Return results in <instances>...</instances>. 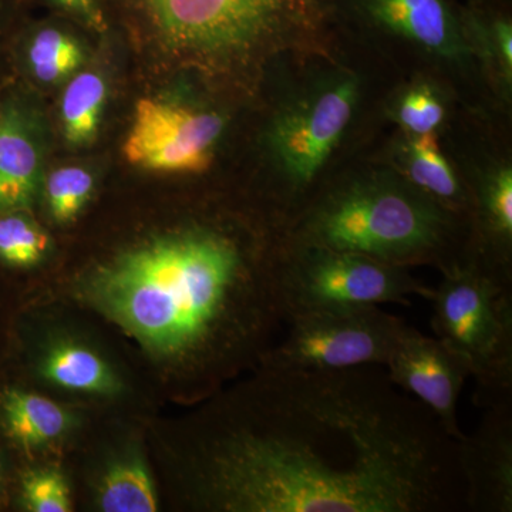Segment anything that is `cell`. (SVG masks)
<instances>
[{"instance_id": "cell-1", "label": "cell", "mask_w": 512, "mask_h": 512, "mask_svg": "<svg viewBox=\"0 0 512 512\" xmlns=\"http://www.w3.org/2000/svg\"><path fill=\"white\" fill-rule=\"evenodd\" d=\"M205 434L198 498L235 512L467 510L451 439L373 366L264 369Z\"/></svg>"}, {"instance_id": "cell-2", "label": "cell", "mask_w": 512, "mask_h": 512, "mask_svg": "<svg viewBox=\"0 0 512 512\" xmlns=\"http://www.w3.org/2000/svg\"><path fill=\"white\" fill-rule=\"evenodd\" d=\"M281 258H255L227 229L197 225L127 249L84 291L141 345L212 383L261 360L286 322Z\"/></svg>"}, {"instance_id": "cell-3", "label": "cell", "mask_w": 512, "mask_h": 512, "mask_svg": "<svg viewBox=\"0 0 512 512\" xmlns=\"http://www.w3.org/2000/svg\"><path fill=\"white\" fill-rule=\"evenodd\" d=\"M460 215L412 183L389 175L332 188L306 208L288 242L356 252L387 264H436L441 272L466 262Z\"/></svg>"}, {"instance_id": "cell-4", "label": "cell", "mask_w": 512, "mask_h": 512, "mask_svg": "<svg viewBox=\"0 0 512 512\" xmlns=\"http://www.w3.org/2000/svg\"><path fill=\"white\" fill-rule=\"evenodd\" d=\"M436 338L466 360L480 407L512 400V276L471 254L434 289Z\"/></svg>"}, {"instance_id": "cell-5", "label": "cell", "mask_w": 512, "mask_h": 512, "mask_svg": "<svg viewBox=\"0 0 512 512\" xmlns=\"http://www.w3.org/2000/svg\"><path fill=\"white\" fill-rule=\"evenodd\" d=\"M285 316L316 309L409 305L412 296L429 299L434 289L417 282L403 266L356 252L288 242L279 272Z\"/></svg>"}, {"instance_id": "cell-6", "label": "cell", "mask_w": 512, "mask_h": 512, "mask_svg": "<svg viewBox=\"0 0 512 512\" xmlns=\"http://www.w3.org/2000/svg\"><path fill=\"white\" fill-rule=\"evenodd\" d=\"M288 335L266 350L264 369L346 370L386 365L407 325L377 306L316 309L286 318Z\"/></svg>"}, {"instance_id": "cell-7", "label": "cell", "mask_w": 512, "mask_h": 512, "mask_svg": "<svg viewBox=\"0 0 512 512\" xmlns=\"http://www.w3.org/2000/svg\"><path fill=\"white\" fill-rule=\"evenodd\" d=\"M222 131L220 114L143 97L137 101L123 153L128 163L144 170L202 173L210 167Z\"/></svg>"}, {"instance_id": "cell-8", "label": "cell", "mask_w": 512, "mask_h": 512, "mask_svg": "<svg viewBox=\"0 0 512 512\" xmlns=\"http://www.w3.org/2000/svg\"><path fill=\"white\" fill-rule=\"evenodd\" d=\"M161 36L177 49L224 53L264 35L281 0H144Z\"/></svg>"}, {"instance_id": "cell-9", "label": "cell", "mask_w": 512, "mask_h": 512, "mask_svg": "<svg viewBox=\"0 0 512 512\" xmlns=\"http://www.w3.org/2000/svg\"><path fill=\"white\" fill-rule=\"evenodd\" d=\"M356 83L345 80L299 101L275 120L271 146L292 191H305L352 117Z\"/></svg>"}, {"instance_id": "cell-10", "label": "cell", "mask_w": 512, "mask_h": 512, "mask_svg": "<svg viewBox=\"0 0 512 512\" xmlns=\"http://www.w3.org/2000/svg\"><path fill=\"white\" fill-rule=\"evenodd\" d=\"M384 366L389 379L403 392L413 394L451 439L464 436L458 426L457 403L471 372L463 357L440 339L407 326Z\"/></svg>"}, {"instance_id": "cell-11", "label": "cell", "mask_w": 512, "mask_h": 512, "mask_svg": "<svg viewBox=\"0 0 512 512\" xmlns=\"http://www.w3.org/2000/svg\"><path fill=\"white\" fill-rule=\"evenodd\" d=\"M480 426L457 444L467 510L512 511V400L485 407Z\"/></svg>"}, {"instance_id": "cell-12", "label": "cell", "mask_w": 512, "mask_h": 512, "mask_svg": "<svg viewBox=\"0 0 512 512\" xmlns=\"http://www.w3.org/2000/svg\"><path fill=\"white\" fill-rule=\"evenodd\" d=\"M43 144L39 119L18 89L0 101V212L29 211L42 191Z\"/></svg>"}, {"instance_id": "cell-13", "label": "cell", "mask_w": 512, "mask_h": 512, "mask_svg": "<svg viewBox=\"0 0 512 512\" xmlns=\"http://www.w3.org/2000/svg\"><path fill=\"white\" fill-rule=\"evenodd\" d=\"M370 12L384 28L443 56L463 50L441 0H372Z\"/></svg>"}, {"instance_id": "cell-14", "label": "cell", "mask_w": 512, "mask_h": 512, "mask_svg": "<svg viewBox=\"0 0 512 512\" xmlns=\"http://www.w3.org/2000/svg\"><path fill=\"white\" fill-rule=\"evenodd\" d=\"M70 417L62 406L16 386L0 389V429L16 446L30 450L62 437Z\"/></svg>"}, {"instance_id": "cell-15", "label": "cell", "mask_w": 512, "mask_h": 512, "mask_svg": "<svg viewBox=\"0 0 512 512\" xmlns=\"http://www.w3.org/2000/svg\"><path fill=\"white\" fill-rule=\"evenodd\" d=\"M40 372L73 392L106 396L119 390V380L110 366L96 352L76 343H59L50 349L40 363Z\"/></svg>"}, {"instance_id": "cell-16", "label": "cell", "mask_w": 512, "mask_h": 512, "mask_svg": "<svg viewBox=\"0 0 512 512\" xmlns=\"http://www.w3.org/2000/svg\"><path fill=\"white\" fill-rule=\"evenodd\" d=\"M407 174L410 183L446 210L460 215L467 197L453 168L443 157L433 133L414 138L407 150Z\"/></svg>"}, {"instance_id": "cell-17", "label": "cell", "mask_w": 512, "mask_h": 512, "mask_svg": "<svg viewBox=\"0 0 512 512\" xmlns=\"http://www.w3.org/2000/svg\"><path fill=\"white\" fill-rule=\"evenodd\" d=\"M19 59L26 73L36 82L56 84L73 76L84 62V50L64 30H36L22 43Z\"/></svg>"}, {"instance_id": "cell-18", "label": "cell", "mask_w": 512, "mask_h": 512, "mask_svg": "<svg viewBox=\"0 0 512 512\" xmlns=\"http://www.w3.org/2000/svg\"><path fill=\"white\" fill-rule=\"evenodd\" d=\"M107 83L100 73L86 70L74 74L60 103L63 133L72 146H86L99 133L107 101Z\"/></svg>"}, {"instance_id": "cell-19", "label": "cell", "mask_w": 512, "mask_h": 512, "mask_svg": "<svg viewBox=\"0 0 512 512\" xmlns=\"http://www.w3.org/2000/svg\"><path fill=\"white\" fill-rule=\"evenodd\" d=\"M99 503L106 512L156 511V487L146 464L138 457L114 464L101 481Z\"/></svg>"}, {"instance_id": "cell-20", "label": "cell", "mask_w": 512, "mask_h": 512, "mask_svg": "<svg viewBox=\"0 0 512 512\" xmlns=\"http://www.w3.org/2000/svg\"><path fill=\"white\" fill-rule=\"evenodd\" d=\"M50 248L45 229L28 211L0 212V266L25 271L42 264Z\"/></svg>"}, {"instance_id": "cell-21", "label": "cell", "mask_w": 512, "mask_h": 512, "mask_svg": "<svg viewBox=\"0 0 512 512\" xmlns=\"http://www.w3.org/2000/svg\"><path fill=\"white\" fill-rule=\"evenodd\" d=\"M42 191L53 220L67 224L79 217L92 198L94 177L87 168L66 165L43 180Z\"/></svg>"}, {"instance_id": "cell-22", "label": "cell", "mask_w": 512, "mask_h": 512, "mask_svg": "<svg viewBox=\"0 0 512 512\" xmlns=\"http://www.w3.org/2000/svg\"><path fill=\"white\" fill-rule=\"evenodd\" d=\"M23 505L33 512L72 510L69 487L59 471L50 468L28 471L20 483Z\"/></svg>"}, {"instance_id": "cell-23", "label": "cell", "mask_w": 512, "mask_h": 512, "mask_svg": "<svg viewBox=\"0 0 512 512\" xmlns=\"http://www.w3.org/2000/svg\"><path fill=\"white\" fill-rule=\"evenodd\" d=\"M399 117L404 126L416 133H433L434 128L439 127L443 121L444 110L440 101L427 87L413 90L404 97L400 104Z\"/></svg>"}, {"instance_id": "cell-24", "label": "cell", "mask_w": 512, "mask_h": 512, "mask_svg": "<svg viewBox=\"0 0 512 512\" xmlns=\"http://www.w3.org/2000/svg\"><path fill=\"white\" fill-rule=\"evenodd\" d=\"M67 12L83 20L90 28L97 32H104L107 29L106 18L101 9L100 0H50Z\"/></svg>"}, {"instance_id": "cell-25", "label": "cell", "mask_w": 512, "mask_h": 512, "mask_svg": "<svg viewBox=\"0 0 512 512\" xmlns=\"http://www.w3.org/2000/svg\"><path fill=\"white\" fill-rule=\"evenodd\" d=\"M498 47H500L503 62L508 66V72L512 69V29L508 23H500L497 26Z\"/></svg>"}, {"instance_id": "cell-26", "label": "cell", "mask_w": 512, "mask_h": 512, "mask_svg": "<svg viewBox=\"0 0 512 512\" xmlns=\"http://www.w3.org/2000/svg\"><path fill=\"white\" fill-rule=\"evenodd\" d=\"M2 474H3V457H2V451H0V483H2Z\"/></svg>"}, {"instance_id": "cell-27", "label": "cell", "mask_w": 512, "mask_h": 512, "mask_svg": "<svg viewBox=\"0 0 512 512\" xmlns=\"http://www.w3.org/2000/svg\"><path fill=\"white\" fill-rule=\"evenodd\" d=\"M3 92H5V89H0V101H2V97H3Z\"/></svg>"}]
</instances>
